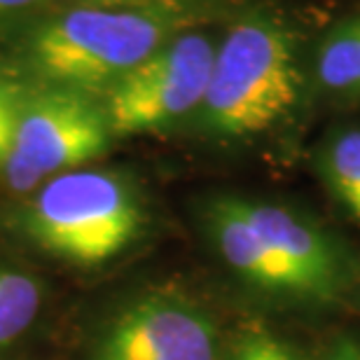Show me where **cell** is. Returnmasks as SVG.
Segmentation results:
<instances>
[{
    "label": "cell",
    "instance_id": "cell-1",
    "mask_svg": "<svg viewBox=\"0 0 360 360\" xmlns=\"http://www.w3.org/2000/svg\"><path fill=\"white\" fill-rule=\"evenodd\" d=\"M215 14V0L82 5L42 21L19 49L35 84L103 94L150 54Z\"/></svg>",
    "mask_w": 360,
    "mask_h": 360
},
{
    "label": "cell",
    "instance_id": "cell-2",
    "mask_svg": "<svg viewBox=\"0 0 360 360\" xmlns=\"http://www.w3.org/2000/svg\"><path fill=\"white\" fill-rule=\"evenodd\" d=\"M204 225L222 262L271 297L328 307L354 281V260L344 243L290 206L225 194L206 204Z\"/></svg>",
    "mask_w": 360,
    "mask_h": 360
},
{
    "label": "cell",
    "instance_id": "cell-3",
    "mask_svg": "<svg viewBox=\"0 0 360 360\" xmlns=\"http://www.w3.org/2000/svg\"><path fill=\"white\" fill-rule=\"evenodd\" d=\"M304 84V33L290 14L260 5L243 12L215 45L197 115L201 131L222 141L260 136L283 122Z\"/></svg>",
    "mask_w": 360,
    "mask_h": 360
},
{
    "label": "cell",
    "instance_id": "cell-4",
    "mask_svg": "<svg viewBox=\"0 0 360 360\" xmlns=\"http://www.w3.org/2000/svg\"><path fill=\"white\" fill-rule=\"evenodd\" d=\"M21 229L49 255L101 264L136 241L143 229V206L127 178L75 169L40 187L21 213Z\"/></svg>",
    "mask_w": 360,
    "mask_h": 360
},
{
    "label": "cell",
    "instance_id": "cell-5",
    "mask_svg": "<svg viewBox=\"0 0 360 360\" xmlns=\"http://www.w3.org/2000/svg\"><path fill=\"white\" fill-rule=\"evenodd\" d=\"M103 103L91 94L35 84L24 87L10 157L0 174L14 192L96 160L110 143Z\"/></svg>",
    "mask_w": 360,
    "mask_h": 360
},
{
    "label": "cell",
    "instance_id": "cell-6",
    "mask_svg": "<svg viewBox=\"0 0 360 360\" xmlns=\"http://www.w3.org/2000/svg\"><path fill=\"white\" fill-rule=\"evenodd\" d=\"M218 40L194 28L150 54L103 91L112 136L162 131L199 110L211 77Z\"/></svg>",
    "mask_w": 360,
    "mask_h": 360
},
{
    "label": "cell",
    "instance_id": "cell-7",
    "mask_svg": "<svg viewBox=\"0 0 360 360\" xmlns=\"http://www.w3.org/2000/svg\"><path fill=\"white\" fill-rule=\"evenodd\" d=\"M94 360H218V333L183 295L150 292L117 314Z\"/></svg>",
    "mask_w": 360,
    "mask_h": 360
},
{
    "label": "cell",
    "instance_id": "cell-8",
    "mask_svg": "<svg viewBox=\"0 0 360 360\" xmlns=\"http://www.w3.org/2000/svg\"><path fill=\"white\" fill-rule=\"evenodd\" d=\"M314 77L328 96L360 101V14L340 21L323 35L316 49Z\"/></svg>",
    "mask_w": 360,
    "mask_h": 360
},
{
    "label": "cell",
    "instance_id": "cell-9",
    "mask_svg": "<svg viewBox=\"0 0 360 360\" xmlns=\"http://www.w3.org/2000/svg\"><path fill=\"white\" fill-rule=\"evenodd\" d=\"M321 176L335 199L360 220V129H344L321 150Z\"/></svg>",
    "mask_w": 360,
    "mask_h": 360
},
{
    "label": "cell",
    "instance_id": "cell-10",
    "mask_svg": "<svg viewBox=\"0 0 360 360\" xmlns=\"http://www.w3.org/2000/svg\"><path fill=\"white\" fill-rule=\"evenodd\" d=\"M42 288L33 276L0 269V349L21 337L38 319Z\"/></svg>",
    "mask_w": 360,
    "mask_h": 360
},
{
    "label": "cell",
    "instance_id": "cell-11",
    "mask_svg": "<svg viewBox=\"0 0 360 360\" xmlns=\"http://www.w3.org/2000/svg\"><path fill=\"white\" fill-rule=\"evenodd\" d=\"M229 360H300L295 349L264 328L246 330L236 340Z\"/></svg>",
    "mask_w": 360,
    "mask_h": 360
},
{
    "label": "cell",
    "instance_id": "cell-12",
    "mask_svg": "<svg viewBox=\"0 0 360 360\" xmlns=\"http://www.w3.org/2000/svg\"><path fill=\"white\" fill-rule=\"evenodd\" d=\"M21 96H24V84L0 73V171H3L12 150Z\"/></svg>",
    "mask_w": 360,
    "mask_h": 360
},
{
    "label": "cell",
    "instance_id": "cell-13",
    "mask_svg": "<svg viewBox=\"0 0 360 360\" xmlns=\"http://www.w3.org/2000/svg\"><path fill=\"white\" fill-rule=\"evenodd\" d=\"M316 360H360V342L351 335H340L330 340Z\"/></svg>",
    "mask_w": 360,
    "mask_h": 360
},
{
    "label": "cell",
    "instance_id": "cell-14",
    "mask_svg": "<svg viewBox=\"0 0 360 360\" xmlns=\"http://www.w3.org/2000/svg\"><path fill=\"white\" fill-rule=\"evenodd\" d=\"M45 0H0V24L7 19H14L19 14H26L42 5Z\"/></svg>",
    "mask_w": 360,
    "mask_h": 360
},
{
    "label": "cell",
    "instance_id": "cell-15",
    "mask_svg": "<svg viewBox=\"0 0 360 360\" xmlns=\"http://www.w3.org/2000/svg\"><path fill=\"white\" fill-rule=\"evenodd\" d=\"M124 3H148V0H91V5H124Z\"/></svg>",
    "mask_w": 360,
    "mask_h": 360
}]
</instances>
